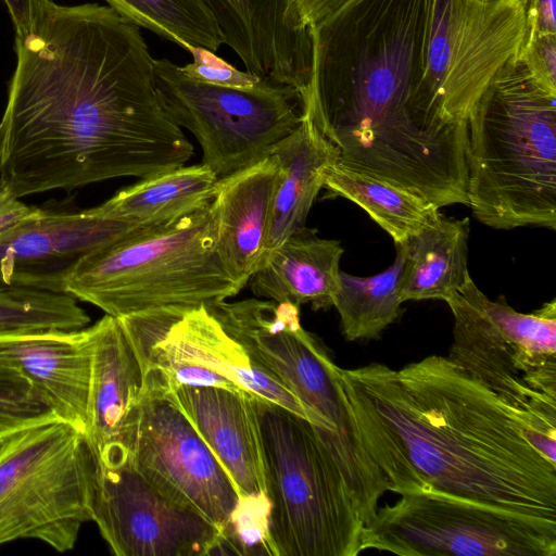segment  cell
Listing matches in <instances>:
<instances>
[{"instance_id": "52a82bcc", "label": "cell", "mask_w": 556, "mask_h": 556, "mask_svg": "<svg viewBox=\"0 0 556 556\" xmlns=\"http://www.w3.org/2000/svg\"><path fill=\"white\" fill-rule=\"evenodd\" d=\"M277 556H356L365 525L314 426L255 397Z\"/></svg>"}, {"instance_id": "277c9868", "label": "cell", "mask_w": 556, "mask_h": 556, "mask_svg": "<svg viewBox=\"0 0 556 556\" xmlns=\"http://www.w3.org/2000/svg\"><path fill=\"white\" fill-rule=\"evenodd\" d=\"M467 204L482 224L556 229V93L520 58L504 65L467 118Z\"/></svg>"}, {"instance_id": "ac0fdd59", "label": "cell", "mask_w": 556, "mask_h": 556, "mask_svg": "<svg viewBox=\"0 0 556 556\" xmlns=\"http://www.w3.org/2000/svg\"><path fill=\"white\" fill-rule=\"evenodd\" d=\"M91 371L85 438L101 464L129 456L143 377L118 318L104 315L92 326Z\"/></svg>"}, {"instance_id": "4316f807", "label": "cell", "mask_w": 556, "mask_h": 556, "mask_svg": "<svg viewBox=\"0 0 556 556\" xmlns=\"http://www.w3.org/2000/svg\"><path fill=\"white\" fill-rule=\"evenodd\" d=\"M405 252L396 245V257L386 270L369 277L340 271V286L333 300L346 341L372 340L402 314L400 280Z\"/></svg>"}, {"instance_id": "ba28073f", "label": "cell", "mask_w": 556, "mask_h": 556, "mask_svg": "<svg viewBox=\"0 0 556 556\" xmlns=\"http://www.w3.org/2000/svg\"><path fill=\"white\" fill-rule=\"evenodd\" d=\"M447 357L542 432L556 437V301L530 314L488 298L469 277L446 301Z\"/></svg>"}, {"instance_id": "4dcf8cb0", "label": "cell", "mask_w": 556, "mask_h": 556, "mask_svg": "<svg viewBox=\"0 0 556 556\" xmlns=\"http://www.w3.org/2000/svg\"><path fill=\"white\" fill-rule=\"evenodd\" d=\"M54 420L53 409L29 380L0 363V439Z\"/></svg>"}, {"instance_id": "30bf717a", "label": "cell", "mask_w": 556, "mask_h": 556, "mask_svg": "<svg viewBox=\"0 0 556 556\" xmlns=\"http://www.w3.org/2000/svg\"><path fill=\"white\" fill-rule=\"evenodd\" d=\"M139 361L142 390L219 387L280 405L315 426L300 400L254 362L204 304L173 305L118 318Z\"/></svg>"}, {"instance_id": "5bb4252c", "label": "cell", "mask_w": 556, "mask_h": 556, "mask_svg": "<svg viewBox=\"0 0 556 556\" xmlns=\"http://www.w3.org/2000/svg\"><path fill=\"white\" fill-rule=\"evenodd\" d=\"M129 457L154 488L218 530L238 504L230 476L167 395L142 390Z\"/></svg>"}, {"instance_id": "4fadbf2b", "label": "cell", "mask_w": 556, "mask_h": 556, "mask_svg": "<svg viewBox=\"0 0 556 556\" xmlns=\"http://www.w3.org/2000/svg\"><path fill=\"white\" fill-rule=\"evenodd\" d=\"M523 0H437L422 87L437 114L466 123L490 81L520 56Z\"/></svg>"}, {"instance_id": "e575fe53", "label": "cell", "mask_w": 556, "mask_h": 556, "mask_svg": "<svg viewBox=\"0 0 556 556\" xmlns=\"http://www.w3.org/2000/svg\"><path fill=\"white\" fill-rule=\"evenodd\" d=\"M11 16L15 36L26 34L38 18L47 0H3Z\"/></svg>"}, {"instance_id": "f1b7e54d", "label": "cell", "mask_w": 556, "mask_h": 556, "mask_svg": "<svg viewBox=\"0 0 556 556\" xmlns=\"http://www.w3.org/2000/svg\"><path fill=\"white\" fill-rule=\"evenodd\" d=\"M90 318L65 292L0 283V334L43 330H78Z\"/></svg>"}, {"instance_id": "9c48e42d", "label": "cell", "mask_w": 556, "mask_h": 556, "mask_svg": "<svg viewBox=\"0 0 556 556\" xmlns=\"http://www.w3.org/2000/svg\"><path fill=\"white\" fill-rule=\"evenodd\" d=\"M97 458L62 420L0 439V545L38 540L71 551L92 519Z\"/></svg>"}, {"instance_id": "836d02e7", "label": "cell", "mask_w": 556, "mask_h": 556, "mask_svg": "<svg viewBox=\"0 0 556 556\" xmlns=\"http://www.w3.org/2000/svg\"><path fill=\"white\" fill-rule=\"evenodd\" d=\"M527 36L536 33L556 34V0H523Z\"/></svg>"}, {"instance_id": "8d00e7d4", "label": "cell", "mask_w": 556, "mask_h": 556, "mask_svg": "<svg viewBox=\"0 0 556 556\" xmlns=\"http://www.w3.org/2000/svg\"><path fill=\"white\" fill-rule=\"evenodd\" d=\"M346 0H292L294 9L306 27H311L336 11Z\"/></svg>"}, {"instance_id": "5b68a950", "label": "cell", "mask_w": 556, "mask_h": 556, "mask_svg": "<svg viewBox=\"0 0 556 556\" xmlns=\"http://www.w3.org/2000/svg\"><path fill=\"white\" fill-rule=\"evenodd\" d=\"M62 288L116 318L165 306L207 305L241 291L216 249L212 201L86 253L64 274Z\"/></svg>"}, {"instance_id": "d6986e66", "label": "cell", "mask_w": 556, "mask_h": 556, "mask_svg": "<svg viewBox=\"0 0 556 556\" xmlns=\"http://www.w3.org/2000/svg\"><path fill=\"white\" fill-rule=\"evenodd\" d=\"M91 353L89 327L0 334V363L25 376L58 419L83 434L87 424Z\"/></svg>"}, {"instance_id": "d590c367", "label": "cell", "mask_w": 556, "mask_h": 556, "mask_svg": "<svg viewBox=\"0 0 556 556\" xmlns=\"http://www.w3.org/2000/svg\"><path fill=\"white\" fill-rule=\"evenodd\" d=\"M40 207L28 206L0 188V232L36 215Z\"/></svg>"}, {"instance_id": "d6a6232c", "label": "cell", "mask_w": 556, "mask_h": 556, "mask_svg": "<svg viewBox=\"0 0 556 556\" xmlns=\"http://www.w3.org/2000/svg\"><path fill=\"white\" fill-rule=\"evenodd\" d=\"M519 58L534 81L556 93V34L528 36Z\"/></svg>"}, {"instance_id": "e0dca14e", "label": "cell", "mask_w": 556, "mask_h": 556, "mask_svg": "<svg viewBox=\"0 0 556 556\" xmlns=\"http://www.w3.org/2000/svg\"><path fill=\"white\" fill-rule=\"evenodd\" d=\"M225 45L247 72L295 87L306 97L312 81L313 42L292 0H203Z\"/></svg>"}, {"instance_id": "d4e9b609", "label": "cell", "mask_w": 556, "mask_h": 556, "mask_svg": "<svg viewBox=\"0 0 556 556\" xmlns=\"http://www.w3.org/2000/svg\"><path fill=\"white\" fill-rule=\"evenodd\" d=\"M218 181L216 174L203 163L182 165L140 179L87 210L105 219L139 227L159 226L207 205L215 197Z\"/></svg>"}, {"instance_id": "f546056e", "label": "cell", "mask_w": 556, "mask_h": 556, "mask_svg": "<svg viewBox=\"0 0 556 556\" xmlns=\"http://www.w3.org/2000/svg\"><path fill=\"white\" fill-rule=\"evenodd\" d=\"M269 510L266 494L239 496L212 555L277 556L268 531Z\"/></svg>"}, {"instance_id": "8992f818", "label": "cell", "mask_w": 556, "mask_h": 556, "mask_svg": "<svg viewBox=\"0 0 556 556\" xmlns=\"http://www.w3.org/2000/svg\"><path fill=\"white\" fill-rule=\"evenodd\" d=\"M261 367L278 378L315 419V430L339 468L363 518L372 516L389 483L366 452L348 412L338 366L300 320L291 302L247 299L205 305Z\"/></svg>"}, {"instance_id": "2e32d148", "label": "cell", "mask_w": 556, "mask_h": 556, "mask_svg": "<svg viewBox=\"0 0 556 556\" xmlns=\"http://www.w3.org/2000/svg\"><path fill=\"white\" fill-rule=\"evenodd\" d=\"M137 228L88 210L40 207L0 232V283L63 292V276L80 256Z\"/></svg>"}, {"instance_id": "6da1fadb", "label": "cell", "mask_w": 556, "mask_h": 556, "mask_svg": "<svg viewBox=\"0 0 556 556\" xmlns=\"http://www.w3.org/2000/svg\"><path fill=\"white\" fill-rule=\"evenodd\" d=\"M0 121V188L21 199L185 165L140 27L109 5L48 0L22 36Z\"/></svg>"}, {"instance_id": "8fae6325", "label": "cell", "mask_w": 556, "mask_h": 556, "mask_svg": "<svg viewBox=\"0 0 556 556\" xmlns=\"http://www.w3.org/2000/svg\"><path fill=\"white\" fill-rule=\"evenodd\" d=\"M154 79L167 115L193 134L202 163L218 178L266 157L303 119V97L290 85L269 79L253 88L207 84L167 59H154Z\"/></svg>"}, {"instance_id": "7c38bea8", "label": "cell", "mask_w": 556, "mask_h": 556, "mask_svg": "<svg viewBox=\"0 0 556 556\" xmlns=\"http://www.w3.org/2000/svg\"><path fill=\"white\" fill-rule=\"evenodd\" d=\"M362 546L402 556H555L556 521L429 490L379 506Z\"/></svg>"}, {"instance_id": "1f68e13d", "label": "cell", "mask_w": 556, "mask_h": 556, "mask_svg": "<svg viewBox=\"0 0 556 556\" xmlns=\"http://www.w3.org/2000/svg\"><path fill=\"white\" fill-rule=\"evenodd\" d=\"M188 52L193 62L181 66V71L192 79L233 88H253L265 79L236 68L208 49L191 47Z\"/></svg>"}, {"instance_id": "cb8c5ba5", "label": "cell", "mask_w": 556, "mask_h": 556, "mask_svg": "<svg viewBox=\"0 0 556 556\" xmlns=\"http://www.w3.org/2000/svg\"><path fill=\"white\" fill-rule=\"evenodd\" d=\"M468 218L446 217L440 211L402 244L405 264L400 280L402 303L447 301L470 277Z\"/></svg>"}, {"instance_id": "3957f363", "label": "cell", "mask_w": 556, "mask_h": 556, "mask_svg": "<svg viewBox=\"0 0 556 556\" xmlns=\"http://www.w3.org/2000/svg\"><path fill=\"white\" fill-rule=\"evenodd\" d=\"M437 0H346L309 27L304 112L337 163L437 205L467 204V122L429 104L422 81Z\"/></svg>"}, {"instance_id": "603a6c76", "label": "cell", "mask_w": 556, "mask_h": 556, "mask_svg": "<svg viewBox=\"0 0 556 556\" xmlns=\"http://www.w3.org/2000/svg\"><path fill=\"white\" fill-rule=\"evenodd\" d=\"M269 154L277 156L282 172L260 267L274 249L305 226L309 210L324 188L325 173L338 161L337 151L305 112L298 128L277 142Z\"/></svg>"}, {"instance_id": "484cf974", "label": "cell", "mask_w": 556, "mask_h": 556, "mask_svg": "<svg viewBox=\"0 0 556 556\" xmlns=\"http://www.w3.org/2000/svg\"><path fill=\"white\" fill-rule=\"evenodd\" d=\"M324 188L328 198H344L362 207L395 245L404 244L440 210L404 188L338 163L327 168Z\"/></svg>"}, {"instance_id": "7402d4cb", "label": "cell", "mask_w": 556, "mask_h": 556, "mask_svg": "<svg viewBox=\"0 0 556 556\" xmlns=\"http://www.w3.org/2000/svg\"><path fill=\"white\" fill-rule=\"evenodd\" d=\"M343 252L339 240L320 238L304 226L267 255L249 280L251 290L266 300L328 309L340 286Z\"/></svg>"}, {"instance_id": "ffe728a7", "label": "cell", "mask_w": 556, "mask_h": 556, "mask_svg": "<svg viewBox=\"0 0 556 556\" xmlns=\"http://www.w3.org/2000/svg\"><path fill=\"white\" fill-rule=\"evenodd\" d=\"M167 395L233 481L239 496L266 494L255 397L219 387H179Z\"/></svg>"}, {"instance_id": "83f0119b", "label": "cell", "mask_w": 556, "mask_h": 556, "mask_svg": "<svg viewBox=\"0 0 556 556\" xmlns=\"http://www.w3.org/2000/svg\"><path fill=\"white\" fill-rule=\"evenodd\" d=\"M124 18L185 50L216 52L225 39L203 0H104Z\"/></svg>"}, {"instance_id": "7a4b0ae2", "label": "cell", "mask_w": 556, "mask_h": 556, "mask_svg": "<svg viewBox=\"0 0 556 556\" xmlns=\"http://www.w3.org/2000/svg\"><path fill=\"white\" fill-rule=\"evenodd\" d=\"M361 441L399 495L437 490L556 521V437L447 356L338 366Z\"/></svg>"}, {"instance_id": "9a60e30c", "label": "cell", "mask_w": 556, "mask_h": 556, "mask_svg": "<svg viewBox=\"0 0 556 556\" xmlns=\"http://www.w3.org/2000/svg\"><path fill=\"white\" fill-rule=\"evenodd\" d=\"M116 556H212L219 530L132 466L97 462L92 519Z\"/></svg>"}, {"instance_id": "44dd1931", "label": "cell", "mask_w": 556, "mask_h": 556, "mask_svg": "<svg viewBox=\"0 0 556 556\" xmlns=\"http://www.w3.org/2000/svg\"><path fill=\"white\" fill-rule=\"evenodd\" d=\"M281 172L277 156L268 154L219 178L212 200L216 249L226 271L241 290L261 265Z\"/></svg>"}]
</instances>
